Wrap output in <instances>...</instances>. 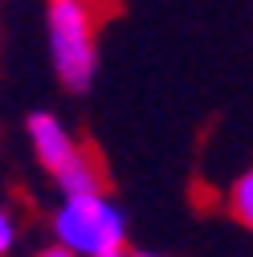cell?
Returning <instances> with one entry per match:
<instances>
[{
	"mask_svg": "<svg viewBox=\"0 0 253 257\" xmlns=\"http://www.w3.org/2000/svg\"><path fill=\"white\" fill-rule=\"evenodd\" d=\"M61 249L86 257H126V220L106 196H70L57 212Z\"/></svg>",
	"mask_w": 253,
	"mask_h": 257,
	"instance_id": "6da1fadb",
	"label": "cell"
},
{
	"mask_svg": "<svg viewBox=\"0 0 253 257\" xmlns=\"http://www.w3.org/2000/svg\"><path fill=\"white\" fill-rule=\"evenodd\" d=\"M49 49L53 70L70 90H86L98 66L94 49V13L78 0H53L49 5Z\"/></svg>",
	"mask_w": 253,
	"mask_h": 257,
	"instance_id": "7a4b0ae2",
	"label": "cell"
},
{
	"mask_svg": "<svg viewBox=\"0 0 253 257\" xmlns=\"http://www.w3.org/2000/svg\"><path fill=\"white\" fill-rule=\"evenodd\" d=\"M29 139H33L41 164L57 176V184L70 192V196H102V176L90 164V155L74 143V135L61 126L53 114L37 110L29 114Z\"/></svg>",
	"mask_w": 253,
	"mask_h": 257,
	"instance_id": "3957f363",
	"label": "cell"
},
{
	"mask_svg": "<svg viewBox=\"0 0 253 257\" xmlns=\"http://www.w3.org/2000/svg\"><path fill=\"white\" fill-rule=\"evenodd\" d=\"M233 212L245 220V229H253V168L233 184Z\"/></svg>",
	"mask_w": 253,
	"mask_h": 257,
	"instance_id": "277c9868",
	"label": "cell"
},
{
	"mask_svg": "<svg viewBox=\"0 0 253 257\" xmlns=\"http://www.w3.org/2000/svg\"><path fill=\"white\" fill-rule=\"evenodd\" d=\"M13 237H17V233H13V220H9L5 208H0V253H9V249H13Z\"/></svg>",
	"mask_w": 253,
	"mask_h": 257,
	"instance_id": "5b68a950",
	"label": "cell"
},
{
	"mask_svg": "<svg viewBox=\"0 0 253 257\" xmlns=\"http://www.w3.org/2000/svg\"><path fill=\"white\" fill-rule=\"evenodd\" d=\"M41 257H78V253H70V249H45Z\"/></svg>",
	"mask_w": 253,
	"mask_h": 257,
	"instance_id": "8992f818",
	"label": "cell"
},
{
	"mask_svg": "<svg viewBox=\"0 0 253 257\" xmlns=\"http://www.w3.org/2000/svg\"><path fill=\"white\" fill-rule=\"evenodd\" d=\"M131 257H155V253H131Z\"/></svg>",
	"mask_w": 253,
	"mask_h": 257,
	"instance_id": "52a82bcc",
	"label": "cell"
}]
</instances>
